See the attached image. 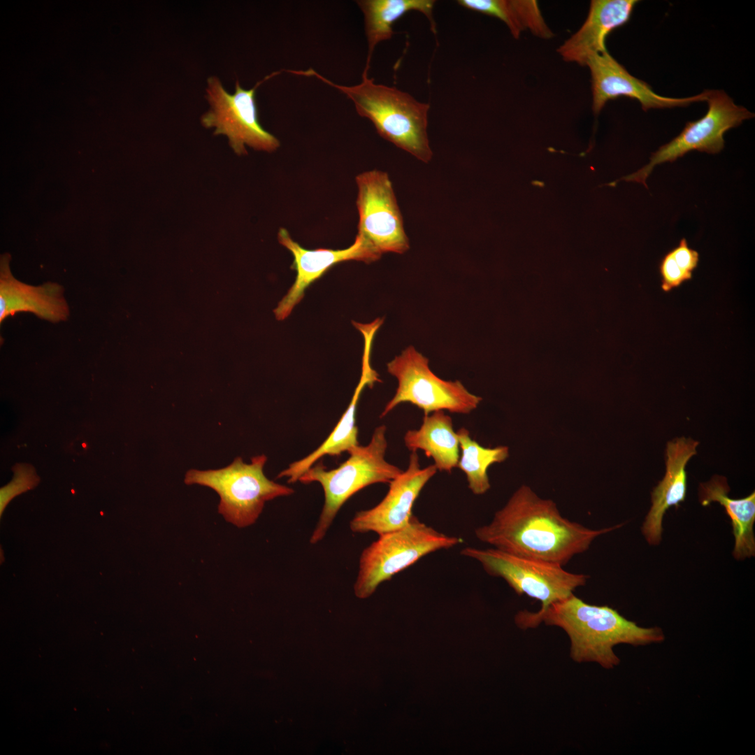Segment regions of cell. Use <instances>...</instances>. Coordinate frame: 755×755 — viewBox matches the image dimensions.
I'll return each mask as SVG.
<instances>
[{"label":"cell","instance_id":"1","mask_svg":"<svg viewBox=\"0 0 755 755\" xmlns=\"http://www.w3.org/2000/svg\"><path fill=\"white\" fill-rule=\"evenodd\" d=\"M621 526L585 527L563 517L554 501L522 485L489 524L475 528V535L501 551L563 566L587 551L596 537Z\"/></svg>","mask_w":755,"mask_h":755},{"label":"cell","instance_id":"2","mask_svg":"<svg viewBox=\"0 0 755 755\" xmlns=\"http://www.w3.org/2000/svg\"><path fill=\"white\" fill-rule=\"evenodd\" d=\"M515 621L522 629L536 628L542 622L560 627L570 638L573 661L595 662L606 669L620 662L613 651L615 645H645L665 638L660 628L640 627L612 607L587 603L573 594L537 612L520 611Z\"/></svg>","mask_w":755,"mask_h":755},{"label":"cell","instance_id":"3","mask_svg":"<svg viewBox=\"0 0 755 755\" xmlns=\"http://www.w3.org/2000/svg\"><path fill=\"white\" fill-rule=\"evenodd\" d=\"M290 71L316 77L337 89L352 101L360 116L373 122L383 138L423 162L431 159L427 135L429 103L419 102L396 87L377 84L364 71L361 82L353 86L336 84L313 69Z\"/></svg>","mask_w":755,"mask_h":755},{"label":"cell","instance_id":"4","mask_svg":"<svg viewBox=\"0 0 755 755\" xmlns=\"http://www.w3.org/2000/svg\"><path fill=\"white\" fill-rule=\"evenodd\" d=\"M386 430L384 425L375 428L370 443L351 450L349 458L338 468L328 470L322 462H318L299 479L303 484L319 483L324 493L323 508L310 538L311 544L324 538L338 512L351 496L373 484L389 483L402 473L384 459Z\"/></svg>","mask_w":755,"mask_h":755},{"label":"cell","instance_id":"5","mask_svg":"<svg viewBox=\"0 0 755 755\" xmlns=\"http://www.w3.org/2000/svg\"><path fill=\"white\" fill-rule=\"evenodd\" d=\"M266 461L264 454L253 456L250 463L236 457L220 469L189 470L184 482L213 489L220 498L218 512L236 527H247L257 521L266 502L294 493L292 488L266 477L264 473Z\"/></svg>","mask_w":755,"mask_h":755},{"label":"cell","instance_id":"6","mask_svg":"<svg viewBox=\"0 0 755 755\" xmlns=\"http://www.w3.org/2000/svg\"><path fill=\"white\" fill-rule=\"evenodd\" d=\"M378 535L359 558L354 585V594L359 598L371 596L380 584L422 557L462 542L461 538L439 532L415 516L405 527Z\"/></svg>","mask_w":755,"mask_h":755},{"label":"cell","instance_id":"7","mask_svg":"<svg viewBox=\"0 0 755 755\" xmlns=\"http://www.w3.org/2000/svg\"><path fill=\"white\" fill-rule=\"evenodd\" d=\"M461 555L477 561L489 575L503 579L519 596L541 602L540 609L561 601L585 584L588 576L557 563L514 555L492 547H467Z\"/></svg>","mask_w":755,"mask_h":755},{"label":"cell","instance_id":"8","mask_svg":"<svg viewBox=\"0 0 755 755\" xmlns=\"http://www.w3.org/2000/svg\"><path fill=\"white\" fill-rule=\"evenodd\" d=\"M387 371L398 380L393 398L387 403L380 417L396 406L410 403L424 415L438 410L468 414L476 409L482 398L469 392L459 380L438 378L429 366V359L409 346L387 364Z\"/></svg>","mask_w":755,"mask_h":755},{"label":"cell","instance_id":"9","mask_svg":"<svg viewBox=\"0 0 755 755\" xmlns=\"http://www.w3.org/2000/svg\"><path fill=\"white\" fill-rule=\"evenodd\" d=\"M278 73L266 76L250 89H243L236 80L233 94L225 90L218 78H208L206 99L210 108L201 117L203 126L215 128V135L227 136L238 155L247 154L246 146L268 152L276 150L280 147L279 140L259 122L255 92L264 81Z\"/></svg>","mask_w":755,"mask_h":755},{"label":"cell","instance_id":"10","mask_svg":"<svg viewBox=\"0 0 755 755\" xmlns=\"http://www.w3.org/2000/svg\"><path fill=\"white\" fill-rule=\"evenodd\" d=\"M707 101L708 109L703 117L688 122L677 136L652 154L647 164L624 179L647 188L646 180L654 166L675 161L693 150L719 153L724 148V134L754 117L745 108L734 103L723 91L709 90Z\"/></svg>","mask_w":755,"mask_h":755},{"label":"cell","instance_id":"11","mask_svg":"<svg viewBox=\"0 0 755 755\" xmlns=\"http://www.w3.org/2000/svg\"><path fill=\"white\" fill-rule=\"evenodd\" d=\"M357 236L381 255L410 247L392 183L387 173L373 170L356 177Z\"/></svg>","mask_w":755,"mask_h":755},{"label":"cell","instance_id":"12","mask_svg":"<svg viewBox=\"0 0 755 755\" xmlns=\"http://www.w3.org/2000/svg\"><path fill=\"white\" fill-rule=\"evenodd\" d=\"M437 470L434 464L422 468L417 451L412 452L407 469L389 483L384 498L375 507L355 514L350 523L351 531L380 535L408 526L414 516L416 499Z\"/></svg>","mask_w":755,"mask_h":755},{"label":"cell","instance_id":"13","mask_svg":"<svg viewBox=\"0 0 755 755\" xmlns=\"http://www.w3.org/2000/svg\"><path fill=\"white\" fill-rule=\"evenodd\" d=\"M278 238L279 243L292 254L294 261L291 268L296 271L295 282L274 310L278 320L286 319L303 299L305 290L333 266L350 260L369 264L381 257L357 235L352 245L342 250L305 249L294 241L284 228L279 230Z\"/></svg>","mask_w":755,"mask_h":755},{"label":"cell","instance_id":"14","mask_svg":"<svg viewBox=\"0 0 755 755\" xmlns=\"http://www.w3.org/2000/svg\"><path fill=\"white\" fill-rule=\"evenodd\" d=\"M591 72L592 109L598 115L605 103L620 96L638 101L644 110L686 106L707 101L709 90L686 98H671L654 92L645 82L638 79L607 51L591 55L587 61Z\"/></svg>","mask_w":755,"mask_h":755},{"label":"cell","instance_id":"15","mask_svg":"<svg viewBox=\"0 0 755 755\" xmlns=\"http://www.w3.org/2000/svg\"><path fill=\"white\" fill-rule=\"evenodd\" d=\"M699 442L681 437L668 442L666 474L652 492V506L646 516L642 531L649 545H659L663 532L665 512L685 501L687 487L686 466L696 454Z\"/></svg>","mask_w":755,"mask_h":755},{"label":"cell","instance_id":"16","mask_svg":"<svg viewBox=\"0 0 755 755\" xmlns=\"http://www.w3.org/2000/svg\"><path fill=\"white\" fill-rule=\"evenodd\" d=\"M635 0H593L581 27L557 50L562 58L586 66L589 57L607 51L605 40L630 20Z\"/></svg>","mask_w":755,"mask_h":755},{"label":"cell","instance_id":"17","mask_svg":"<svg viewBox=\"0 0 755 755\" xmlns=\"http://www.w3.org/2000/svg\"><path fill=\"white\" fill-rule=\"evenodd\" d=\"M64 289L56 283L39 286L23 283L10 272L8 263H2L0 275V322L20 312H31L41 319L57 323L69 316Z\"/></svg>","mask_w":755,"mask_h":755},{"label":"cell","instance_id":"18","mask_svg":"<svg viewBox=\"0 0 755 755\" xmlns=\"http://www.w3.org/2000/svg\"><path fill=\"white\" fill-rule=\"evenodd\" d=\"M729 491L726 478L716 475L710 481L700 484L699 501L703 506L718 502L724 508L731 519L735 538L733 555L742 560L755 554V493L735 499L728 496Z\"/></svg>","mask_w":755,"mask_h":755},{"label":"cell","instance_id":"19","mask_svg":"<svg viewBox=\"0 0 755 755\" xmlns=\"http://www.w3.org/2000/svg\"><path fill=\"white\" fill-rule=\"evenodd\" d=\"M404 443L410 451L422 450L431 457L437 470L451 472L459 459V440L452 418L444 410L424 415L419 429L408 430Z\"/></svg>","mask_w":755,"mask_h":755},{"label":"cell","instance_id":"20","mask_svg":"<svg viewBox=\"0 0 755 755\" xmlns=\"http://www.w3.org/2000/svg\"><path fill=\"white\" fill-rule=\"evenodd\" d=\"M435 3L433 0L357 1L364 14L368 43V56L364 72L368 73L375 46L392 37L394 24L405 13L413 10L420 12L428 19L432 31L436 33V25L433 16Z\"/></svg>","mask_w":755,"mask_h":755},{"label":"cell","instance_id":"21","mask_svg":"<svg viewBox=\"0 0 755 755\" xmlns=\"http://www.w3.org/2000/svg\"><path fill=\"white\" fill-rule=\"evenodd\" d=\"M367 385L372 387L371 380L365 375H361L347 410L328 438L308 456L290 463L278 474V478L287 477L288 483H295L322 456H339L345 452L349 453L359 445L355 412L361 393Z\"/></svg>","mask_w":755,"mask_h":755},{"label":"cell","instance_id":"22","mask_svg":"<svg viewBox=\"0 0 755 755\" xmlns=\"http://www.w3.org/2000/svg\"><path fill=\"white\" fill-rule=\"evenodd\" d=\"M456 2L465 8L501 20L515 38L526 29L543 38H549L553 35L535 1L459 0Z\"/></svg>","mask_w":755,"mask_h":755},{"label":"cell","instance_id":"23","mask_svg":"<svg viewBox=\"0 0 755 755\" xmlns=\"http://www.w3.org/2000/svg\"><path fill=\"white\" fill-rule=\"evenodd\" d=\"M456 432L461 449L456 467L465 473L471 491L476 495L484 494L491 487L487 473L489 467L504 461L509 456V449L506 446L484 447L473 440L465 428Z\"/></svg>","mask_w":755,"mask_h":755},{"label":"cell","instance_id":"24","mask_svg":"<svg viewBox=\"0 0 755 755\" xmlns=\"http://www.w3.org/2000/svg\"><path fill=\"white\" fill-rule=\"evenodd\" d=\"M13 477L0 489V517L15 496L36 487L40 482L34 467L29 463H17L13 467Z\"/></svg>","mask_w":755,"mask_h":755},{"label":"cell","instance_id":"25","mask_svg":"<svg viewBox=\"0 0 755 755\" xmlns=\"http://www.w3.org/2000/svg\"><path fill=\"white\" fill-rule=\"evenodd\" d=\"M659 272L661 277V287L664 292H670L680 287L690 280L693 275L681 268L669 252L661 260Z\"/></svg>","mask_w":755,"mask_h":755},{"label":"cell","instance_id":"26","mask_svg":"<svg viewBox=\"0 0 755 755\" xmlns=\"http://www.w3.org/2000/svg\"><path fill=\"white\" fill-rule=\"evenodd\" d=\"M669 253L681 268L693 275V271L698 265L699 254L696 250L689 247L686 238H682L679 244Z\"/></svg>","mask_w":755,"mask_h":755}]
</instances>
